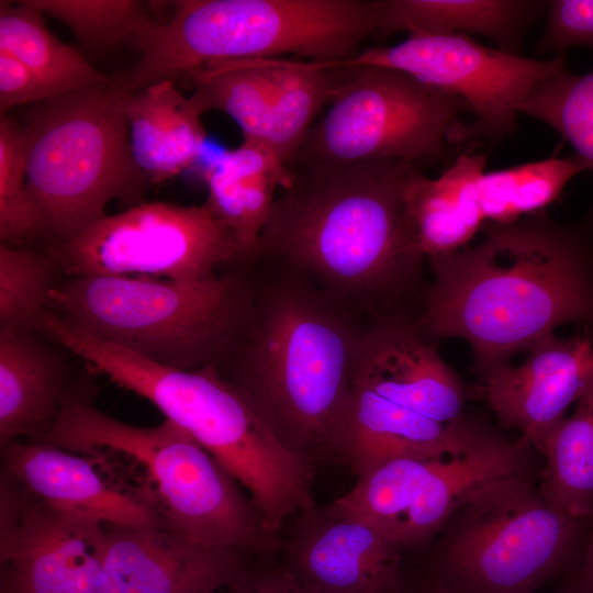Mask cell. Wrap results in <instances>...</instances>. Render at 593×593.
Wrapping results in <instances>:
<instances>
[{
    "mask_svg": "<svg viewBox=\"0 0 593 593\" xmlns=\"http://www.w3.org/2000/svg\"><path fill=\"white\" fill-rule=\"evenodd\" d=\"M544 457L542 495L572 516L589 517L593 512V387L552 433Z\"/></svg>",
    "mask_w": 593,
    "mask_h": 593,
    "instance_id": "28",
    "label": "cell"
},
{
    "mask_svg": "<svg viewBox=\"0 0 593 593\" xmlns=\"http://www.w3.org/2000/svg\"><path fill=\"white\" fill-rule=\"evenodd\" d=\"M329 110L317 120L292 166L373 160L413 163L441 156L471 111L459 97L400 70L340 65ZM290 167V168H291Z\"/></svg>",
    "mask_w": 593,
    "mask_h": 593,
    "instance_id": "11",
    "label": "cell"
},
{
    "mask_svg": "<svg viewBox=\"0 0 593 593\" xmlns=\"http://www.w3.org/2000/svg\"><path fill=\"white\" fill-rule=\"evenodd\" d=\"M547 21L536 45L537 54L563 55L569 48L593 49V0L547 1Z\"/></svg>",
    "mask_w": 593,
    "mask_h": 593,
    "instance_id": "34",
    "label": "cell"
},
{
    "mask_svg": "<svg viewBox=\"0 0 593 593\" xmlns=\"http://www.w3.org/2000/svg\"><path fill=\"white\" fill-rule=\"evenodd\" d=\"M465 402L462 381L417 315L374 317L360 338L334 456L359 475L394 457L458 454L478 424Z\"/></svg>",
    "mask_w": 593,
    "mask_h": 593,
    "instance_id": "6",
    "label": "cell"
},
{
    "mask_svg": "<svg viewBox=\"0 0 593 593\" xmlns=\"http://www.w3.org/2000/svg\"><path fill=\"white\" fill-rule=\"evenodd\" d=\"M54 98L49 89L20 60L0 51V113Z\"/></svg>",
    "mask_w": 593,
    "mask_h": 593,
    "instance_id": "36",
    "label": "cell"
},
{
    "mask_svg": "<svg viewBox=\"0 0 593 593\" xmlns=\"http://www.w3.org/2000/svg\"><path fill=\"white\" fill-rule=\"evenodd\" d=\"M485 165V155H461L438 178L413 171L405 191V214L426 259L465 248L485 224L479 194Z\"/></svg>",
    "mask_w": 593,
    "mask_h": 593,
    "instance_id": "22",
    "label": "cell"
},
{
    "mask_svg": "<svg viewBox=\"0 0 593 593\" xmlns=\"http://www.w3.org/2000/svg\"><path fill=\"white\" fill-rule=\"evenodd\" d=\"M551 126L593 174V69L574 74L563 68L542 80L518 108Z\"/></svg>",
    "mask_w": 593,
    "mask_h": 593,
    "instance_id": "30",
    "label": "cell"
},
{
    "mask_svg": "<svg viewBox=\"0 0 593 593\" xmlns=\"http://www.w3.org/2000/svg\"><path fill=\"white\" fill-rule=\"evenodd\" d=\"M529 450L530 445L523 437L507 440L478 422L471 440L461 451L437 457L430 463L399 535L400 547L423 544L489 486L530 474Z\"/></svg>",
    "mask_w": 593,
    "mask_h": 593,
    "instance_id": "19",
    "label": "cell"
},
{
    "mask_svg": "<svg viewBox=\"0 0 593 593\" xmlns=\"http://www.w3.org/2000/svg\"><path fill=\"white\" fill-rule=\"evenodd\" d=\"M583 171L586 168L577 155L484 171L479 194L485 223L508 224L546 211Z\"/></svg>",
    "mask_w": 593,
    "mask_h": 593,
    "instance_id": "29",
    "label": "cell"
},
{
    "mask_svg": "<svg viewBox=\"0 0 593 593\" xmlns=\"http://www.w3.org/2000/svg\"><path fill=\"white\" fill-rule=\"evenodd\" d=\"M93 394L91 384L74 383L33 441L101 459L147 497L163 527L198 544L248 555L280 547L240 483L189 433L169 419L150 427L118 421L94 406Z\"/></svg>",
    "mask_w": 593,
    "mask_h": 593,
    "instance_id": "4",
    "label": "cell"
},
{
    "mask_svg": "<svg viewBox=\"0 0 593 593\" xmlns=\"http://www.w3.org/2000/svg\"><path fill=\"white\" fill-rule=\"evenodd\" d=\"M258 244L257 260L292 270L354 312H404L425 257L411 234L405 191L413 163L292 166Z\"/></svg>",
    "mask_w": 593,
    "mask_h": 593,
    "instance_id": "2",
    "label": "cell"
},
{
    "mask_svg": "<svg viewBox=\"0 0 593 593\" xmlns=\"http://www.w3.org/2000/svg\"><path fill=\"white\" fill-rule=\"evenodd\" d=\"M340 65H371L403 71L461 98L474 120L461 123L448 143L483 138L499 142L516 128L519 105L545 79L567 67L563 55L540 60L513 55L468 34H410L393 46L365 47Z\"/></svg>",
    "mask_w": 593,
    "mask_h": 593,
    "instance_id": "13",
    "label": "cell"
},
{
    "mask_svg": "<svg viewBox=\"0 0 593 593\" xmlns=\"http://www.w3.org/2000/svg\"><path fill=\"white\" fill-rule=\"evenodd\" d=\"M378 37L410 34L475 33L500 51L519 55L525 32L547 13V1L534 0H380Z\"/></svg>",
    "mask_w": 593,
    "mask_h": 593,
    "instance_id": "24",
    "label": "cell"
},
{
    "mask_svg": "<svg viewBox=\"0 0 593 593\" xmlns=\"http://www.w3.org/2000/svg\"><path fill=\"white\" fill-rule=\"evenodd\" d=\"M139 40L136 63L118 77L125 92L188 81L223 60L281 58L317 63L356 57L378 37L380 0H180Z\"/></svg>",
    "mask_w": 593,
    "mask_h": 593,
    "instance_id": "7",
    "label": "cell"
},
{
    "mask_svg": "<svg viewBox=\"0 0 593 593\" xmlns=\"http://www.w3.org/2000/svg\"><path fill=\"white\" fill-rule=\"evenodd\" d=\"M256 291L240 272L191 281L80 276L57 281L47 309L98 339L160 365L222 370L245 332Z\"/></svg>",
    "mask_w": 593,
    "mask_h": 593,
    "instance_id": "8",
    "label": "cell"
},
{
    "mask_svg": "<svg viewBox=\"0 0 593 593\" xmlns=\"http://www.w3.org/2000/svg\"><path fill=\"white\" fill-rule=\"evenodd\" d=\"M68 26L87 47L98 51L136 47L155 22L135 0H29Z\"/></svg>",
    "mask_w": 593,
    "mask_h": 593,
    "instance_id": "31",
    "label": "cell"
},
{
    "mask_svg": "<svg viewBox=\"0 0 593 593\" xmlns=\"http://www.w3.org/2000/svg\"><path fill=\"white\" fill-rule=\"evenodd\" d=\"M46 254L59 272L204 280L226 265L248 262L233 234L202 205L142 202L105 215Z\"/></svg>",
    "mask_w": 593,
    "mask_h": 593,
    "instance_id": "12",
    "label": "cell"
},
{
    "mask_svg": "<svg viewBox=\"0 0 593 593\" xmlns=\"http://www.w3.org/2000/svg\"><path fill=\"white\" fill-rule=\"evenodd\" d=\"M188 81L194 88L190 98L201 114L210 110L222 111L237 123L243 139L270 147L272 89L269 58L212 63Z\"/></svg>",
    "mask_w": 593,
    "mask_h": 593,
    "instance_id": "26",
    "label": "cell"
},
{
    "mask_svg": "<svg viewBox=\"0 0 593 593\" xmlns=\"http://www.w3.org/2000/svg\"><path fill=\"white\" fill-rule=\"evenodd\" d=\"M286 564L321 593H409L402 548L335 501L300 514Z\"/></svg>",
    "mask_w": 593,
    "mask_h": 593,
    "instance_id": "17",
    "label": "cell"
},
{
    "mask_svg": "<svg viewBox=\"0 0 593 593\" xmlns=\"http://www.w3.org/2000/svg\"><path fill=\"white\" fill-rule=\"evenodd\" d=\"M206 208L233 234L248 262L257 260L261 232L276 200L287 188L291 169L267 145L243 139L203 171Z\"/></svg>",
    "mask_w": 593,
    "mask_h": 593,
    "instance_id": "21",
    "label": "cell"
},
{
    "mask_svg": "<svg viewBox=\"0 0 593 593\" xmlns=\"http://www.w3.org/2000/svg\"><path fill=\"white\" fill-rule=\"evenodd\" d=\"M49 334L93 371L146 399L189 433L246 490L273 539L279 540L289 517L315 506L314 460L288 449L219 368L164 366L61 320Z\"/></svg>",
    "mask_w": 593,
    "mask_h": 593,
    "instance_id": "5",
    "label": "cell"
},
{
    "mask_svg": "<svg viewBox=\"0 0 593 593\" xmlns=\"http://www.w3.org/2000/svg\"><path fill=\"white\" fill-rule=\"evenodd\" d=\"M45 232L40 211L26 190V157L22 125L0 118V242L10 247Z\"/></svg>",
    "mask_w": 593,
    "mask_h": 593,
    "instance_id": "33",
    "label": "cell"
},
{
    "mask_svg": "<svg viewBox=\"0 0 593 593\" xmlns=\"http://www.w3.org/2000/svg\"><path fill=\"white\" fill-rule=\"evenodd\" d=\"M43 12L29 0L0 1V51L27 67L52 92L63 96L110 81L77 49L46 26Z\"/></svg>",
    "mask_w": 593,
    "mask_h": 593,
    "instance_id": "25",
    "label": "cell"
},
{
    "mask_svg": "<svg viewBox=\"0 0 593 593\" xmlns=\"http://www.w3.org/2000/svg\"><path fill=\"white\" fill-rule=\"evenodd\" d=\"M584 519L550 503L530 474L500 481L448 519L435 581L461 593H535L570 560Z\"/></svg>",
    "mask_w": 593,
    "mask_h": 593,
    "instance_id": "10",
    "label": "cell"
},
{
    "mask_svg": "<svg viewBox=\"0 0 593 593\" xmlns=\"http://www.w3.org/2000/svg\"><path fill=\"white\" fill-rule=\"evenodd\" d=\"M58 344L31 328H0V446L38 439L74 383Z\"/></svg>",
    "mask_w": 593,
    "mask_h": 593,
    "instance_id": "20",
    "label": "cell"
},
{
    "mask_svg": "<svg viewBox=\"0 0 593 593\" xmlns=\"http://www.w3.org/2000/svg\"><path fill=\"white\" fill-rule=\"evenodd\" d=\"M562 593H593V533L589 538L580 566Z\"/></svg>",
    "mask_w": 593,
    "mask_h": 593,
    "instance_id": "37",
    "label": "cell"
},
{
    "mask_svg": "<svg viewBox=\"0 0 593 593\" xmlns=\"http://www.w3.org/2000/svg\"><path fill=\"white\" fill-rule=\"evenodd\" d=\"M0 593H11V592H9V591H7L4 589H0Z\"/></svg>",
    "mask_w": 593,
    "mask_h": 593,
    "instance_id": "39",
    "label": "cell"
},
{
    "mask_svg": "<svg viewBox=\"0 0 593 593\" xmlns=\"http://www.w3.org/2000/svg\"><path fill=\"white\" fill-rule=\"evenodd\" d=\"M483 228L478 244L427 258L434 278L417 315L433 339L470 345L479 378L560 325L593 326V209L579 224L541 211Z\"/></svg>",
    "mask_w": 593,
    "mask_h": 593,
    "instance_id": "1",
    "label": "cell"
},
{
    "mask_svg": "<svg viewBox=\"0 0 593 593\" xmlns=\"http://www.w3.org/2000/svg\"><path fill=\"white\" fill-rule=\"evenodd\" d=\"M123 93L133 158L147 181L159 184L190 167L206 137L191 98L169 80Z\"/></svg>",
    "mask_w": 593,
    "mask_h": 593,
    "instance_id": "23",
    "label": "cell"
},
{
    "mask_svg": "<svg viewBox=\"0 0 593 593\" xmlns=\"http://www.w3.org/2000/svg\"><path fill=\"white\" fill-rule=\"evenodd\" d=\"M281 269L257 287L245 332L220 371L288 449L313 460L334 456L366 327L312 281Z\"/></svg>",
    "mask_w": 593,
    "mask_h": 593,
    "instance_id": "3",
    "label": "cell"
},
{
    "mask_svg": "<svg viewBox=\"0 0 593 593\" xmlns=\"http://www.w3.org/2000/svg\"><path fill=\"white\" fill-rule=\"evenodd\" d=\"M271 149L290 168L315 119L332 102L340 69L329 63L269 58Z\"/></svg>",
    "mask_w": 593,
    "mask_h": 593,
    "instance_id": "27",
    "label": "cell"
},
{
    "mask_svg": "<svg viewBox=\"0 0 593 593\" xmlns=\"http://www.w3.org/2000/svg\"><path fill=\"white\" fill-rule=\"evenodd\" d=\"M249 556L158 525H105L104 593H219Z\"/></svg>",
    "mask_w": 593,
    "mask_h": 593,
    "instance_id": "18",
    "label": "cell"
},
{
    "mask_svg": "<svg viewBox=\"0 0 593 593\" xmlns=\"http://www.w3.org/2000/svg\"><path fill=\"white\" fill-rule=\"evenodd\" d=\"M59 272L48 254L0 245V328H31Z\"/></svg>",
    "mask_w": 593,
    "mask_h": 593,
    "instance_id": "32",
    "label": "cell"
},
{
    "mask_svg": "<svg viewBox=\"0 0 593 593\" xmlns=\"http://www.w3.org/2000/svg\"><path fill=\"white\" fill-rule=\"evenodd\" d=\"M219 593H321L286 562L282 564H251L249 561L238 577Z\"/></svg>",
    "mask_w": 593,
    "mask_h": 593,
    "instance_id": "35",
    "label": "cell"
},
{
    "mask_svg": "<svg viewBox=\"0 0 593 593\" xmlns=\"http://www.w3.org/2000/svg\"><path fill=\"white\" fill-rule=\"evenodd\" d=\"M480 379L500 425L517 429L544 456L567 409L593 387V326L580 325L564 338L552 334L522 365H503Z\"/></svg>",
    "mask_w": 593,
    "mask_h": 593,
    "instance_id": "16",
    "label": "cell"
},
{
    "mask_svg": "<svg viewBox=\"0 0 593 593\" xmlns=\"http://www.w3.org/2000/svg\"><path fill=\"white\" fill-rule=\"evenodd\" d=\"M105 524L34 502L0 483L1 589L104 593Z\"/></svg>",
    "mask_w": 593,
    "mask_h": 593,
    "instance_id": "14",
    "label": "cell"
},
{
    "mask_svg": "<svg viewBox=\"0 0 593 593\" xmlns=\"http://www.w3.org/2000/svg\"><path fill=\"white\" fill-rule=\"evenodd\" d=\"M412 593H461L437 581L426 582L417 586Z\"/></svg>",
    "mask_w": 593,
    "mask_h": 593,
    "instance_id": "38",
    "label": "cell"
},
{
    "mask_svg": "<svg viewBox=\"0 0 593 593\" xmlns=\"http://www.w3.org/2000/svg\"><path fill=\"white\" fill-rule=\"evenodd\" d=\"M110 81L40 102L22 125L26 190L54 243L104 217L110 201L134 200L147 181L133 158L124 93Z\"/></svg>",
    "mask_w": 593,
    "mask_h": 593,
    "instance_id": "9",
    "label": "cell"
},
{
    "mask_svg": "<svg viewBox=\"0 0 593 593\" xmlns=\"http://www.w3.org/2000/svg\"><path fill=\"white\" fill-rule=\"evenodd\" d=\"M0 483L105 525L163 526L147 497L104 461L53 445L19 439L2 446Z\"/></svg>",
    "mask_w": 593,
    "mask_h": 593,
    "instance_id": "15",
    "label": "cell"
}]
</instances>
